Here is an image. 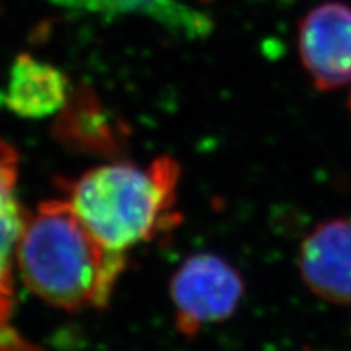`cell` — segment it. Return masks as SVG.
<instances>
[{
  "label": "cell",
  "instance_id": "1",
  "mask_svg": "<svg viewBox=\"0 0 351 351\" xmlns=\"http://www.w3.org/2000/svg\"><path fill=\"white\" fill-rule=\"evenodd\" d=\"M124 269L125 254L96 239L67 199L46 200L26 215L16 270L47 304L69 313L104 307Z\"/></svg>",
  "mask_w": 351,
  "mask_h": 351
},
{
  "label": "cell",
  "instance_id": "2",
  "mask_svg": "<svg viewBox=\"0 0 351 351\" xmlns=\"http://www.w3.org/2000/svg\"><path fill=\"white\" fill-rule=\"evenodd\" d=\"M181 166L171 156L150 165L125 161L101 165L70 182L69 204L96 239L125 254L178 225Z\"/></svg>",
  "mask_w": 351,
  "mask_h": 351
},
{
  "label": "cell",
  "instance_id": "3",
  "mask_svg": "<svg viewBox=\"0 0 351 351\" xmlns=\"http://www.w3.org/2000/svg\"><path fill=\"white\" fill-rule=\"evenodd\" d=\"M244 295L245 282L231 262L213 252L194 254L178 267L169 282L176 328L194 339L207 326L230 319Z\"/></svg>",
  "mask_w": 351,
  "mask_h": 351
},
{
  "label": "cell",
  "instance_id": "4",
  "mask_svg": "<svg viewBox=\"0 0 351 351\" xmlns=\"http://www.w3.org/2000/svg\"><path fill=\"white\" fill-rule=\"evenodd\" d=\"M300 57L320 91L351 83V7L327 2L315 7L300 25Z\"/></svg>",
  "mask_w": 351,
  "mask_h": 351
},
{
  "label": "cell",
  "instance_id": "5",
  "mask_svg": "<svg viewBox=\"0 0 351 351\" xmlns=\"http://www.w3.org/2000/svg\"><path fill=\"white\" fill-rule=\"evenodd\" d=\"M302 283L314 296L351 304V218L326 219L302 239L298 256Z\"/></svg>",
  "mask_w": 351,
  "mask_h": 351
},
{
  "label": "cell",
  "instance_id": "6",
  "mask_svg": "<svg viewBox=\"0 0 351 351\" xmlns=\"http://www.w3.org/2000/svg\"><path fill=\"white\" fill-rule=\"evenodd\" d=\"M19 155L0 138V351H41L12 326L13 269L28 212L16 197Z\"/></svg>",
  "mask_w": 351,
  "mask_h": 351
},
{
  "label": "cell",
  "instance_id": "7",
  "mask_svg": "<svg viewBox=\"0 0 351 351\" xmlns=\"http://www.w3.org/2000/svg\"><path fill=\"white\" fill-rule=\"evenodd\" d=\"M69 98L64 73L28 54L16 57L0 91V104L25 119H43L60 112Z\"/></svg>",
  "mask_w": 351,
  "mask_h": 351
},
{
  "label": "cell",
  "instance_id": "8",
  "mask_svg": "<svg viewBox=\"0 0 351 351\" xmlns=\"http://www.w3.org/2000/svg\"><path fill=\"white\" fill-rule=\"evenodd\" d=\"M56 5L101 16L140 15L186 38L207 36L212 21L189 0H49Z\"/></svg>",
  "mask_w": 351,
  "mask_h": 351
},
{
  "label": "cell",
  "instance_id": "9",
  "mask_svg": "<svg viewBox=\"0 0 351 351\" xmlns=\"http://www.w3.org/2000/svg\"><path fill=\"white\" fill-rule=\"evenodd\" d=\"M59 130L64 140L77 143L78 147H91L103 142L116 143L112 137L114 127L104 116L103 108L96 103L90 93H75L69 98L65 108L60 111Z\"/></svg>",
  "mask_w": 351,
  "mask_h": 351
},
{
  "label": "cell",
  "instance_id": "10",
  "mask_svg": "<svg viewBox=\"0 0 351 351\" xmlns=\"http://www.w3.org/2000/svg\"><path fill=\"white\" fill-rule=\"evenodd\" d=\"M348 104H350V112H351V93H350V101H348Z\"/></svg>",
  "mask_w": 351,
  "mask_h": 351
}]
</instances>
